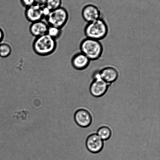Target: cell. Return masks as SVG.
Here are the masks:
<instances>
[{
    "label": "cell",
    "mask_w": 160,
    "mask_h": 160,
    "mask_svg": "<svg viewBox=\"0 0 160 160\" xmlns=\"http://www.w3.org/2000/svg\"><path fill=\"white\" fill-rule=\"evenodd\" d=\"M47 0H35V4L40 7L43 8L46 6Z\"/></svg>",
    "instance_id": "19"
},
{
    "label": "cell",
    "mask_w": 160,
    "mask_h": 160,
    "mask_svg": "<svg viewBox=\"0 0 160 160\" xmlns=\"http://www.w3.org/2000/svg\"><path fill=\"white\" fill-rule=\"evenodd\" d=\"M81 15L83 20L87 23L102 17L100 9L98 6L92 4L85 5L82 9Z\"/></svg>",
    "instance_id": "7"
},
{
    "label": "cell",
    "mask_w": 160,
    "mask_h": 160,
    "mask_svg": "<svg viewBox=\"0 0 160 160\" xmlns=\"http://www.w3.org/2000/svg\"><path fill=\"white\" fill-rule=\"evenodd\" d=\"M80 51L91 61L98 60L102 57L104 48L100 41L85 37L80 42Z\"/></svg>",
    "instance_id": "2"
},
{
    "label": "cell",
    "mask_w": 160,
    "mask_h": 160,
    "mask_svg": "<svg viewBox=\"0 0 160 160\" xmlns=\"http://www.w3.org/2000/svg\"><path fill=\"white\" fill-rule=\"evenodd\" d=\"M4 33L2 29L0 28V43L2 42L4 39Z\"/></svg>",
    "instance_id": "20"
},
{
    "label": "cell",
    "mask_w": 160,
    "mask_h": 160,
    "mask_svg": "<svg viewBox=\"0 0 160 160\" xmlns=\"http://www.w3.org/2000/svg\"><path fill=\"white\" fill-rule=\"evenodd\" d=\"M48 25L43 20L31 23L29 27L30 33L31 35L36 37H40L47 34Z\"/></svg>",
    "instance_id": "12"
},
{
    "label": "cell",
    "mask_w": 160,
    "mask_h": 160,
    "mask_svg": "<svg viewBox=\"0 0 160 160\" xmlns=\"http://www.w3.org/2000/svg\"><path fill=\"white\" fill-rule=\"evenodd\" d=\"M62 0H47L46 7L52 11L61 7Z\"/></svg>",
    "instance_id": "16"
},
{
    "label": "cell",
    "mask_w": 160,
    "mask_h": 160,
    "mask_svg": "<svg viewBox=\"0 0 160 160\" xmlns=\"http://www.w3.org/2000/svg\"><path fill=\"white\" fill-rule=\"evenodd\" d=\"M12 51L10 44L7 42L0 43V57L5 58L10 55Z\"/></svg>",
    "instance_id": "14"
},
{
    "label": "cell",
    "mask_w": 160,
    "mask_h": 160,
    "mask_svg": "<svg viewBox=\"0 0 160 160\" xmlns=\"http://www.w3.org/2000/svg\"><path fill=\"white\" fill-rule=\"evenodd\" d=\"M84 32L86 37L100 41L107 37L109 28L106 20L102 17L87 23L84 27Z\"/></svg>",
    "instance_id": "1"
},
{
    "label": "cell",
    "mask_w": 160,
    "mask_h": 160,
    "mask_svg": "<svg viewBox=\"0 0 160 160\" xmlns=\"http://www.w3.org/2000/svg\"><path fill=\"white\" fill-rule=\"evenodd\" d=\"M62 34V29L55 27L49 26L48 29L47 34L53 39L57 40L60 38Z\"/></svg>",
    "instance_id": "15"
},
{
    "label": "cell",
    "mask_w": 160,
    "mask_h": 160,
    "mask_svg": "<svg viewBox=\"0 0 160 160\" xmlns=\"http://www.w3.org/2000/svg\"><path fill=\"white\" fill-rule=\"evenodd\" d=\"M110 85L108 84L102 79L97 70L92 75V81L89 85V90L91 95L95 98L103 96L107 92Z\"/></svg>",
    "instance_id": "5"
},
{
    "label": "cell",
    "mask_w": 160,
    "mask_h": 160,
    "mask_svg": "<svg viewBox=\"0 0 160 160\" xmlns=\"http://www.w3.org/2000/svg\"><path fill=\"white\" fill-rule=\"evenodd\" d=\"M34 53L38 55L46 56L54 53L57 48V42L55 39L45 34L35 38L32 45Z\"/></svg>",
    "instance_id": "3"
},
{
    "label": "cell",
    "mask_w": 160,
    "mask_h": 160,
    "mask_svg": "<svg viewBox=\"0 0 160 160\" xmlns=\"http://www.w3.org/2000/svg\"><path fill=\"white\" fill-rule=\"evenodd\" d=\"M45 19L48 26L62 29L68 21L69 14L66 9L61 7L51 11Z\"/></svg>",
    "instance_id": "4"
},
{
    "label": "cell",
    "mask_w": 160,
    "mask_h": 160,
    "mask_svg": "<svg viewBox=\"0 0 160 160\" xmlns=\"http://www.w3.org/2000/svg\"><path fill=\"white\" fill-rule=\"evenodd\" d=\"M96 133L101 139L105 141L110 138L112 136V131L108 125H102L98 128Z\"/></svg>",
    "instance_id": "13"
},
{
    "label": "cell",
    "mask_w": 160,
    "mask_h": 160,
    "mask_svg": "<svg viewBox=\"0 0 160 160\" xmlns=\"http://www.w3.org/2000/svg\"><path fill=\"white\" fill-rule=\"evenodd\" d=\"M86 146L87 150L92 153H98L103 149L104 141L97 133H92L88 136L86 141Z\"/></svg>",
    "instance_id": "9"
},
{
    "label": "cell",
    "mask_w": 160,
    "mask_h": 160,
    "mask_svg": "<svg viewBox=\"0 0 160 160\" xmlns=\"http://www.w3.org/2000/svg\"><path fill=\"white\" fill-rule=\"evenodd\" d=\"M74 118L77 124L83 128L90 126L93 120L92 113L86 108L78 109L75 113Z\"/></svg>",
    "instance_id": "8"
},
{
    "label": "cell",
    "mask_w": 160,
    "mask_h": 160,
    "mask_svg": "<svg viewBox=\"0 0 160 160\" xmlns=\"http://www.w3.org/2000/svg\"><path fill=\"white\" fill-rule=\"evenodd\" d=\"M91 62L88 58L80 51L75 53L71 59L72 66L75 70L79 71L87 69Z\"/></svg>",
    "instance_id": "10"
},
{
    "label": "cell",
    "mask_w": 160,
    "mask_h": 160,
    "mask_svg": "<svg viewBox=\"0 0 160 160\" xmlns=\"http://www.w3.org/2000/svg\"><path fill=\"white\" fill-rule=\"evenodd\" d=\"M21 4L26 8L31 7L35 4V0H20Z\"/></svg>",
    "instance_id": "18"
},
{
    "label": "cell",
    "mask_w": 160,
    "mask_h": 160,
    "mask_svg": "<svg viewBox=\"0 0 160 160\" xmlns=\"http://www.w3.org/2000/svg\"><path fill=\"white\" fill-rule=\"evenodd\" d=\"M29 113L28 111L26 110L19 111L15 114V116L18 120H25L27 118Z\"/></svg>",
    "instance_id": "17"
},
{
    "label": "cell",
    "mask_w": 160,
    "mask_h": 160,
    "mask_svg": "<svg viewBox=\"0 0 160 160\" xmlns=\"http://www.w3.org/2000/svg\"><path fill=\"white\" fill-rule=\"evenodd\" d=\"M43 8L36 4L27 8L25 12L27 20L31 23L43 20L45 18Z\"/></svg>",
    "instance_id": "11"
},
{
    "label": "cell",
    "mask_w": 160,
    "mask_h": 160,
    "mask_svg": "<svg viewBox=\"0 0 160 160\" xmlns=\"http://www.w3.org/2000/svg\"><path fill=\"white\" fill-rule=\"evenodd\" d=\"M98 70L100 78L110 85L117 81L120 75L118 68L113 65H105Z\"/></svg>",
    "instance_id": "6"
}]
</instances>
